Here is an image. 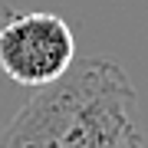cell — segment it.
I'll list each match as a JSON object with an SVG mask.
<instances>
[{
    "instance_id": "cell-2",
    "label": "cell",
    "mask_w": 148,
    "mask_h": 148,
    "mask_svg": "<svg viewBox=\"0 0 148 148\" xmlns=\"http://www.w3.org/2000/svg\"><path fill=\"white\" fill-rule=\"evenodd\" d=\"M76 63V33L59 13L10 10L0 27V73L16 86L43 89Z\"/></svg>"
},
{
    "instance_id": "cell-1",
    "label": "cell",
    "mask_w": 148,
    "mask_h": 148,
    "mask_svg": "<svg viewBox=\"0 0 148 148\" xmlns=\"http://www.w3.org/2000/svg\"><path fill=\"white\" fill-rule=\"evenodd\" d=\"M0 148H145L138 92L106 56H82L56 82L33 89Z\"/></svg>"
}]
</instances>
